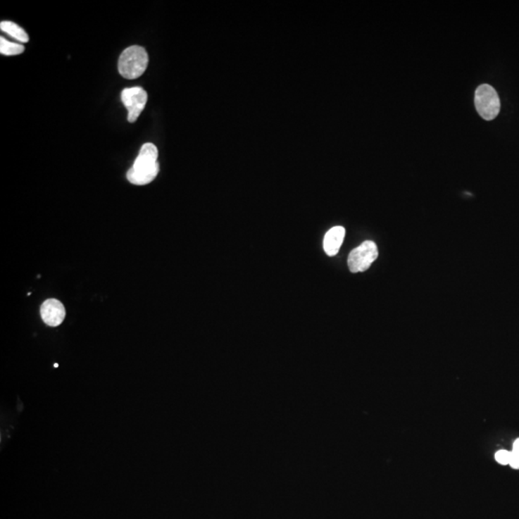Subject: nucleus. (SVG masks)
<instances>
[{"mask_svg": "<svg viewBox=\"0 0 519 519\" xmlns=\"http://www.w3.org/2000/svg\"><path fill=\"white\" fill-rule=\"evenodd\" d=\"M508 465L512 466L513 468H515V470H519V455L518 453L513 451V450L511 452L510 463H508Z\"/></svg>", "mask_w": 519, "mask_h": 519, "instance_id": "obj_11", "label": "nucleus"}, {"mask_svg": "<svg viewBox=\"0 0 519 519\" xmlns=\"http://www.w3.org/2000/svg\"><path fill=\"white\" fill-rule=\"evenodd\" d=\"M510 458H511V452L506 451V450H500V451H498L496 454H495V460L497 461V463H499L500 465H508V463H510Z\"/></svg>", "mask_w": 519, "mask_h": 519, "instance_id": "obj_10", "label": "nucleus"}, {"mask_svg": "<svg viewBox=\"0 0 519 519\" xmlns=\"http://www.w3.org/2000/svg\"><path fill=\"white\" fill-rule=\"evenodd\" d=\"M121 101L128 110L129 123H135L147 102V94L141 87L125 89L121 93Z\"/></svg>", "mask_w": 519, "mask_h": 519, "instance_id": "obj_5", "label": "nucleus"}, {"mask_svg": "<svg viewBox=\"0 0 519 519\" xmlns=\"http://www.w3.org/2000/svg\"><path fill=\"white\" fill-rule=\"evenodd\" d=\"M0 28H1V31L13 37V38L20 42V43H28L29 42L27 33L20 26L15 25L14 23L1 22L0 23Z\"/></svg>", "mask_w": 519, "mask_h": 519, "instance_id": "obj_8", "label": "nucleus"}, {"mask_svg": "<svg viewBox=\"0 0 519 519\" xmlns=\"http://www.w3.org/2000/svg\"><path fill=\"white\" fill-rule=\"evenodd\" d=\"M149 65V55L144 47L133 46L126 49L118 59V71L128 80L144 75Z\"/></svg>", "mask_w": 519, "mask_h": 519, "instance_id": "obj_2", "label": "nucleus"}, {"mask_svg": "<svg viewBox=\"0 0 519 519\" xmlns=\"http://www.w3.org/2000/svg\"><path fill=\"white\" fill-rule=\"evenodd\" d=\"M158 149L154 144H144L133 167L128 170L127 179L133 185L144 186L151 183L159 173Z\"/></svg>", "mask_w": 519, "mask_h": 519, "instance_id": "obj_1", "label": "nucleus"}, {"mask_svg": "<svg viewBox=\"0 0 519 519\" xmlns=\"http://www.w3.org/2000/svg\"><path fill=\"white\" fill-rule=\"evenodd\" d=\"M475 107L484 120H494L500 112V99L496 91L487 84L478 87L475 92Z\"/></svg>", "mask_w": 519, "mask_h": 519, "instance_id": "obj_3", "label": "nucleus"}, {"mask_svg": "<svg viewBox=\"0 0 519 519\" xmlns=\"http://www.w3.org/2000/svg\"><path fill=\"white\" fill-rule=\"evenodd\" d=\"M41 317L46 325L50 327H57L65 320V306L58 299H47L42 304Z\"/></svg>", "mask_w": 519, "mask_h": 519, "instance_id": "obj_6", "label": "nucleus"}, {"mask_svg": "<svg viewBox=\"0 0 519 519\" xmlns=\"http://www.w3.org/2000/svg\"><path fill=\"white\" fill-rule=\"evenodd\" d=\"M23 51H25V46L23 44L11 43L4 37L0 38V54L2 55L15 56V55L22 54Z\"/></svg>", "mask_w": 519, "mask_h": 519, "instance_id": "obj_9", "label": "nucleus"}, {"mask_svg": "<svg viewBox=\"0 0 519 519\" xmlns=\"http://www.w3.org/2000/svg\"><path fill=\"white\" fill-rule=\"evenodd\" d=\"M345 237V229L342 226H336L330 229L324 237L323 249L328 256L338 254Z\"/></svg>", "mask_w": 519, "mask_h": 519, "instance_id": "obj_7", "label": "nucleus"}, {"mask_svg": "<svg viewBox=\"0 0 519 519\" xmlns=\"http://www.w3.org/2000/svg\"><path fill=\"white\" fill-rule=\"evenodd\" d=\"M513 451L519 455V439H516L515 444H513Z\"/></svg>", "mask_w": 519, "mask_h": 519, "instance_id": "obj_12", "label": "nucleus"}, {"mask_svg": "<svg viewBox=\"0 0 519 519\" xmlns=\"http://www.w3.org/2000/svg\"><path fill=\"white\" fill-rule=\"evenodd\" d=\"M377 258L378 249L375 242L366 241L350 252L347 263L351 273H363L370 268Z\"/></svg>", "mask_w": 519, "mask_h": 519, "instance_id": "obj_4", "label": "nucleus"}]
</instances>
